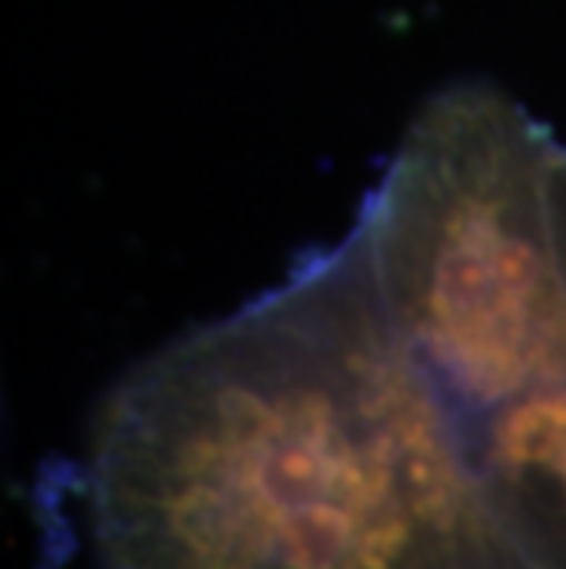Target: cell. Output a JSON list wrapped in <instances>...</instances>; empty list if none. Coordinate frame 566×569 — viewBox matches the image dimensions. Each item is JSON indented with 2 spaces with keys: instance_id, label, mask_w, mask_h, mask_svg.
Listing matches in <instances>:
<instances>
[{
  "instance_id": "6da1fadb",
  "label": "cell",
  "mask_w": 566,
  "mask_h": 569,
  "mask_svg": "<svg viewBox=\"0 0 566 569\" xmlns=\"http://www.w3.org/2000/svg\"><path fill=\"white\" fill-rule=\"evenodd\" d=\"M86 496L100 569H534L357 228L140 360Z\"/></svg>"
},
{
  "instance_id": "7a4b0ae2",
  "label": "cell",
  "mask_w": 566,
  "mask_h": 569,
  "mask_svg": "<svg viewBox=\"0 0 566 569\" xmlns=\"http://www.w3.org/2000/svg\"><path fill=\"white\" fill-rule=\"evenodd\" d=\"M563 143L489 81L445 84L360 206L379 298L453 411L566 360V261L548 210Z\"/></svg>"
},
{
  "instance_id": "3957f363",
  "label": "cell",
  "mask_w": 566,
  "mask_h": 569,
  "mask_svg": "<svg viewBox=\"0 0 566 569\" xmlns=\"http://www.w3.org/2000/svg\"><path fill=\"white\" fill-rule=\"evenodd\" d=\"M548 210H552V224H556V243L566 261V148H559L556 166H552L548 177Z\"/></svg>"
}]
</instances>
